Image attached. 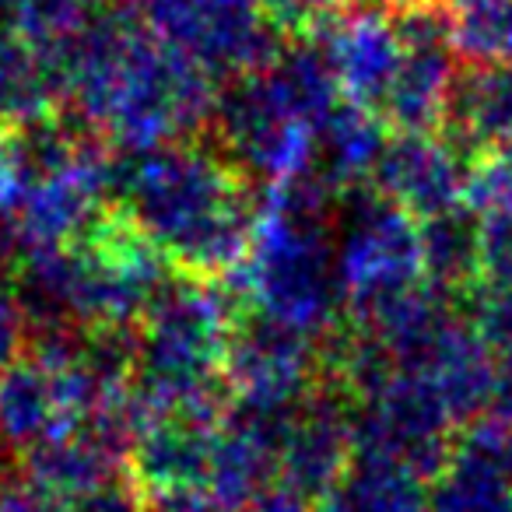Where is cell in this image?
I'll return each instance as SVG.
<instances>
[{
  "mask_svg": "<svg viewBox=\"0 0 512 512\" xmlns=\"http://www.w3.org/2000/svg\"><path fill=\"white\" fill-rule=\"evenodd\" d=\"M337 193L320 176L271 186L253 211L249 249L235 271L239 302L249 313L327 341L341 327V281L330 242L327 207Z\"/></svg>",
  "mask_w": 512,
  "mask_h": 512,
  "instance_id": "cell-1",
  "label": "cell"
},
{
  "mask_svg": "<svg viewBox=\"0 0 512 512\" xmlns=\"http://www.w3.org/2000/svg\"><path fill=\"white\" fill-rule=\"evenodd\" d=\"M218 148H158L130 172V200L144 232L193 278L235 274L249 249L256 197Z\"/></svg>",
  "mask_w": 512,
  "mask_h": 512,
  "instance_id": "cell-2",
  "label": "cell"
},
{
  "mask_svg": "<svg viewBox=\"0 0 512 512\" xmlns=\"http://www.w3.org/2000/svg\"><path fill=\"white\" fill-rule=\"evenodd\" d=\"M239 316V295L221 292L207 278H186L158 295L144 341L155 411L221 404L218 379H225Z\"/></svg>",
  "mask_w": 512,
  "mask_h": 512,
  "instance_id": "cell-3",
  "label": "cell"
},
{
  "mask_svg": "<svg viewBox=\"0 0 512 512\" xmlns=\"http://www.w3.org/2000/svg\"><path fill=\"white\" fill-rule=\"evenodd\" d=\"M214 148L264 190L316 172V127L267 67L239 74L214 102Z\"/></svg>",
  "mask_w": 512,
  "mask_h": 512,
  "instance_id": "cell-4",
  "label": "cell"
},
{
  "mask_svg": "<svg viewBox=\"0 0 512 512\" xmlns=\"http://www.w3.org/2000/svg\"><path fill=\"white\" fill-rule=\"evenodd\" d=\"M334 253L348 316L428 281L421 221L379 190L348 197Z\"/></svg>",
  "mask_w": 512,
  "mask_h": 512,
  "instance_id": "cell-5",
  "label": "cell"
},
{
  "mask_svg": "<svg viewBox=\"0 0 512 512\" xmlns=\"http://www.w3.org/2000/svg\"><path fill=\"white\" fill-rule=\"evenodd\" d=\"M323 341L242 309L225 362V393L235 407L292 414L316 393Z\"/></svg>",
  "mask_w": 512,
  "mask_h": 512,
  "instance_id": "cell-6",
  "label": "cell"
},
{
  "mask_svg": "<svg viewBox=\"0 0 512 512\" xmlns=\"http://www.w3.org/2000/svg\"><path fill=\"white\" fill-rule=\"evenodd\" d=\"M169 46L228 81L267 67L281 50V29L260 0H151Z\"/></svg>",
  "mask_w": 512,
  "mask_h": 512,
  "instance_id": "cell-7",
  "label": "cell"
},
{
  "mask_svg": "<svg viewBox=\"0 0 512 512\" xmlns=\"http://www.w3.org/2000/svg\"><path fill=\"white\" fill-rule=\"evenodd\" d=\"M397 25L404 36V60L390 92L379 102V113L386 123L411 134L442 130L456 78H460L449 18L439 4H425L397 15Z\"/></svg>",
  "mask_w": 512,
  "mask_h": 512,
  "instance_id": "cell-8",
  "label": "cell"
},
{
  "mask_svg": "<svg viewBox=\"0 0 512 512\" xmlns=\"http://www.w3.org/2000/svg\"><path fill=\"white\" fill-rule=\"evenodd\" d=\"M467 183V155L439 130H428V134L397 130L386 141L383 158L372 172V190L390 197L418 221L467 211Z\"/></svg>",
  "mask_w": 512,
  "mask_h": 512,
  "instance_id": "cell-9",
  "label": "cell"
},
{
  "mask_svg": "<svg viewBox=\"0 0 512 512\" xmlns=\"http://www.w3.org/2000/svg\"><path fill=\"white\" fill-rule=\"evenodd\" d=\"M306 36H313L323 50L344 99L379 109L404 60L397 15H390L376 0H351L348 8L330 15Z\"/></svg>",
  "mask_w": 512,
  "mask_h": 512,
  "instance_id": "cell-10",
  "label": "cell"
},
{
  "mask_svg": "<svg viewBox=\"0 0 512 512\" xmlns=\"http://www.w3.org/2000/svg\"><path fill=\"white\" fill-rule=\"evenodd\" d=\"M351 460H355L351 407L337 390H316L285 425L278 481L320 502L341 491Z\"/></svg>",
  "mask_w": 512,
  "mask_h": 512,
  "instance_id": "cell-11",
  "label": "cell"
},
{
  "mask_svg": "<svg viewBox=\"0 0 512 512\" xmlns=\"http://www.w3.org/2000/svg\"><path fill=\"white\" fill-rule=\"evenodd\" d=\"M292 414L228 407L214 435L211 474H207V502L214 512H246L278 481L281 439Z\"/></svg>",
  "mask_w": 512,
  "mask_h": 512,
  "instance_id": "cell-12",
  "label": "cell"
},
{
  "mask_svg": "<svg viewBox=\"0 0 512 512\" xmlns=\"http://www.w3.org/2000/svg\"><path fill=\"white\" fill-rule=\"evenodd\" d=\"M442 127L463 155L512 169V64H470L460 71Z\"/></svg>",
  "mask_w": 512,
  "mask_h": 512,
  "instance_id": "cell-13",
  "label": "cell"
},
{
  "mask_svg": "<svg viewBox=\"0 0 512 512\" xmlns=\"http://www.w3.org/2000/svg\"><path fill=\"white\" fill-rule=\"evenodd\" d=\"M414 369L439 390V397L446 400L456 425H470V421H477L488 411L498 362L477 341V334L470 330L467 320L449 323L439 334V341L428 348V355Z\"/></svg>",
  "mask_w": 512,
  "mask_h": 512,
  "instance_id": "cell-14",
  "label": "cell"
},
{
  "mask_svg": "<svg viewBox=\"0 0 512 512\" xmlns=\"http://www.w3.org/2000/svg\"><path fill=\"white\" fill-rule=\"evenodd\" d=\"M386 120L376 106L341 99L316 134V176L334 193L358 190L372 179L386 151Z\"/></svg>",
  "mask_w": 512,
  "mask_h": 512,
  "instance_id": "cell-15",
  "label": "cell"
},
{
  "mask_svg": "<svg viewBox=\"0 0 512 512\" xmlns=\"http://www.w3.org/2000/svg\"><path fill=\"white\" fill-rule=\"evenodd\" d=\"M432 512H512V477L456 435L432 477Z\"/></svg>",
  "mask_w": 512,
  "mask_h": 512,
  "instance_id": "cell-16",
  "label": "cell"
},
{
  "mask_svg": "<svg viewBox=\"0 0 512 512\" xmlns=\"http://www.w3.org/2000/svg\"><path fill=\"white\" fill-rule=\"evenodd\" d=\"M432 477L386 456L355 453L341 498L355 512H432Z\"/></svg>",
  "mask_w": 512,
  "mask_h": 512,
  "instance_id": "cell-17",
  "label": "cell"
},
{
  "mask_svg": "<svg viewBox=\"0 0 512 512\" xmlns=\"http://www.w3.org/2000/svg\"><path fill=\"white\" fill-rule=\"evenodd\" d=\"M425 235V274L442 292H463L477 288V228L467 211L449 218L421 221Z\"/></svg>",
  "mask_w": 512,
  "mask_h": 512,
  "instance_id": "cell-18",
  "label": "cell"
},
{
  "mask_svg": "<svg viewBox=\"0 0 512 512\" xmlns=\"http://www.w3.org/2000/svg\"><path fill=\"white\" fill-rule=\"evenodd\" d=\"M456 57L467 64H512V0H477L446 11Z\"/></svg>",
  "mask_w": 512,
  "mask_h": 512,
  "instance_id": "cell-19",
  "label": "cell"
},
{
  "mask_svg": "<svg viewBox=\"0 0 512 512\" xmlns=\"http://www.w3.org/2000/svg\"><path fill=\"white\" fill-rule=\"evenodd\" d=\"M477 285L512 295V204L474 214Z\"/></svg>",
  "mask_w": 512,
  "mask_h": 512,
  "instance_id": "cell-20",
  "label": "cell"
},
{
  "mask_svg": "<svg viewBox=\"0 0 512 512\" xmlns=\"http://www.w3.org/2000/svg\"><path fill=\"white\" fill-rule=\"evenodd\" d=\"M467 323L495 362H512V295L484 285L470 288Z\"/></svg>",
  "mask_w": 512,
  "mask_h": 512,
  "instance_id": "cell-21",
  "label": "cell"
},
{
  "mask_svg": "<svg viewBox=\"0 0 512 512\" xmlns=\"http://www.w3.org/2000/svg\"><path fill=\"white\" fill-rule=\"evenodd\" d=\"M260 4L281 32L302 36V32L327 22L330 15H337L341 8H348L351 0H260Z\"/></svg>",
  "mask_w": 512,
  "mask_h": 512,
  "instance_id": "cell-22",
  "label": "cell"
},
{
  "mask_svg": "<svg viewBox=\"0 0 512 512\" xmlns=\"http://www.w3.org/2000/svg\"><path fill=\"white\" fill-rule=\"evenodd\" d=\"M481 418L512 428V362H498L495 383H491V397H488V411H484Z\"/></svg>",
  "mask_w": 512,
  "mask_h": 512,
  "instance_id": "cell-23",
  "label": "cell"
},
{
  "mask_svg": "<svg viewBox=\"0 0 512 512\" xmlns=\"http://www.w3.org/2000/svg\"><path fill=\"white\" fill-rule=\"evenodd\" d=\"M376 4H383L390 15H404V11L425 8V4H435V0H376Z\"/></svg>",
  "mask_w": 512,
  "mask_h": 512,
  "instance_id": "cell-24",
  "label": "cell"
},
{
  "mask_svg": "<svg viewBox=\"0 0 512 512\" xmlns=\"http://www.w3.org/2000/svg\"><path fill=\"white\" fill-rule=\"evenodd\" d=\"M316 512H355V509H351V505L341 498V491H337V495L320 498V502H316Z\"/></svg>",
  "mask_w": 512,
  "mask_h": 512,
  "instance_id": "cell-25",
  "label": "cell"
}]
</instances>
